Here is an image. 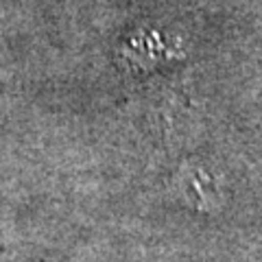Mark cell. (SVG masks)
Masks as SVG:
<instances>
[{"label":"cell","instance_id":"cell-1","mask_svg":"<svg viewBox=\"0 0 262 262\" xmlns=\"http://www.w3.org/2000/svg\"><path fill=\"white\" fill-rule=\"evenodd\" d=\"M173 55H177V51H173L168 39H162L158 33H136V37H131L120 53L134 72H144L155 63L168 61Z\"/></svg>","mask_w":262,"mask_h":262}]
</instances>
